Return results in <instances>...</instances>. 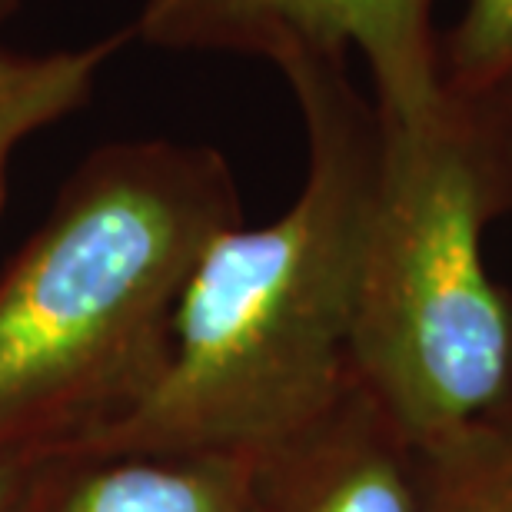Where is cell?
<instances>
[{
    "label": "cell",
    "mask_w": 512,
    "mask_h": 512,
    "mask_svg": "<svg viewBox=\"0 0 512 512\" xmlns=\"http://www.w3.org/2000/svg\"><path fill=\"white\" fill-rule=\"evenodd\" d=\"M306 124V180L263 227L223 230L193 266L157 386L70 456H263L316 423L356 380L353 333L370 240L380 120L346 60L280 64Z\"/></svg>",
    "instance_id": "6da1fadb"
},
{
    "label": "cell",
    "mask_w": 512,
    "mask_h": 512,
    "mask_svg": "<svg viewBox=\"0 0 512 512\" xmlns=\"http://www.w3.org/2000/svg\"><path fill=\"white\" fill-rule=\"evenodd\" d=\"M237 223L217 150L90 153L0 276V453H67L137 409L167 366L193 266Z\"/></svg>",
    "instance_id": "7a4b0ae2"
},
{
    "label": "cell",
    "mask_w": 512,
    "mask_h": 512,
    "mask_svg": "<svg viewBox=\"0 0 512 512\" xmlns=\"http://www.w3.org/2000/svg\"><path fill=\"white\" fill-rule=\"evenodd\" d=\"M380 120L353 370L416 443L512 393V300L489 280L483 233L506 207L503 137L473 100Z\"/></svg>",
    "instance_id": "3957f363"
},
{
    "label": "cell",
    "mask_w": 512,
    "mask_h": 512,
    "mask_svg": "<svg viewBox=\"0 0 512 512\" xmlns=\"http://www.w3.org/2000/svg\"><path fill=\"white\" fill-rule=\"evenodd\" d=\"M436 0H143L130 37L157 50L256 54L273 64L310 54H360L376 114L419 120L446 104L433 44Z\"/></svg>",
    "instance_id": "277c9868"
},
{
    "label": "cell",
    "mask_w": 512,
    "mask_h": 512,
    "mask_svg": "<svg viewBox=\"0 0 512 512\" xmlns=\"http://www.w3.org/2000/svg\"><path fill=\"white\" fill-rule=\"evenodd\" d=\"M256 512H419V443L360 380L256 456Z\"/></svg>",
    "instance_id": "5b68a950"
},
{
    "label": "cell",
    "mask_w": 512,
    "mask_h": 512,
    "mask_svg": "<svg viewBox=\"0 0 512 512\" xmlns=\"http://www.w3.org/2000/svg\"><path fill=\"white\" fill-rule=\"evenodd\" d=\"M47 512H256V456L217 449L70 456Z\"/></svg>",
    "instance_id": "8992f818"
},
{
    "label": "cell",
    "mask_w": 512,
    "mask_h": 512,
    "mask_svg": "<svg viewBox=\"0 0 512 512\" xmlns=\"http://www.w3.org/2000/svg\"><path fill=\"white\" fill-rule=\"evenodd\" d=\"M130 40L127 30L77 50L17 54L0 50V213L7 207L10 160L44 127L77 114L97 87L100 70Z\"/></svg>",
    "instance_id": "52a82bcc"
},
{
    "label": "cell",
    "mask_w": 512,
    "mask_h": 512,
    "mask_svg": "<svg viewBox=\"0 0 512 512\" xmlns=\"http://www.w3.org/2000/svg\"><path fill=\"white\" fill-rule=\"evenodd\" d=\"M419 512H512V393L419 443Z\"/></svg>",
    "instance_id": "ba28073f"
},
{
    "label": "cell",
    "mask_w": 512,
    "mask_h": 512,
    "mask_svg": "<svg viewBox=\"0 0 512 512\" xmlns=\"http://www.w3.org/2000/svg\"><path fill=\"white\" fill-rule=\"evenodd\" d=\"M449 94L476 100L512 80V0H469L449 44Z\"/></svg>",
    "instance_id": "9c48e42d"
},
{
    "label": "cell",
    "mask_w": 512,
    "mask_h": 512,
    "mask_svg": "<svg viewBox=\"0 0 512 512\" xmlns=\"http://www.w3.org/2000/svg\"><path fill=\"white\" fill-rule=\"evenodd\" d=\"M67 459L57 449L0 453V512H47V499Z\"/></svg>",
    "instance_id": "30bf717a"
},
{
    "label": "cell",
    "mask_w": 512,
    "mask_h": 512,
    "mask_svg": "<svg viewBox=\"0 0 512 512\" xmlns=\"http://www.w3.org/2000/svg\"><path fill=\"white\" fill-rule=\"evenodd\" d=\"M17 4H20V0H0V27L7 24V17L14 14V10H17Z\"/></svg>",
    "instance_id": "8fae6325"
}]
</instances>
